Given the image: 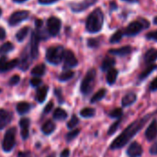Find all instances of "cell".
I'll return each instance as SVG.
<instances>
[{
  "instance_id": "obj_8",
  "label": "cell",
  "mask_w": 157,
  "mask_h": 157,
  "mask_svg": "<svg viewBox=\"0 0 157 157\" xmlns=\"http://www.w3.org/2000/svg\"><path fill=\"white\" fill-rule=\"evenodd\" d=\"M30 13L28 10H17L13 12L9 17H8V24L9 26L13 27V26H17L18 24H20L21 22H23L24 20L28 19L29 17Z\"/></svg>"
},
{
  "instance_id": "obj_39",
  "label": "cell",
  "mask_w": 157,
  "mask_h": 157,
  "mask_svg": "<svg viewBox=\"0 0 157 157\" xmlns=\"http://www.w3.org/2000/svg\"><path fill=\"white\" fill-rule=\"evenodd\" d=\"M87 45L90 48H97L99 45V41L98 40H96V39H89L87 40Z\"/></svg>"
},
{
  "instance_id": "obj_10",
  "label": "cell",
  "mask_w": 157,
  "mask_h": 157,
  "mask_svg": "<svg viewBox=\"0 0 157 157\" xmlns=\"http://www.w3.org/2000/svg\"><path fill=\"white\" fill-rule=\"evenodd\" d=\"M98 2V0H83L80 2H73L69 4V6L71 8V10L75 13H79V12H83L86 9H87L88 7L92 6L93 5H95Z\"/></svg>"
},
{
  "instance_id": "obj_40",
  "label": "cell",
  "mask_w": 157,
  "mask_h": 157,
  "mask_svg": "<svg viewBox=\"0 0 157 157\" xmlns=\"http://www.w3.org/2000/svg\"><path fill=\"white\" fill-rule=\"evenodd\" d=\"M58 1H60V0H38V3L42 6H49V5L55 4Z\"/></svg>"
},
{
  "instance_id": "obj_30",
  "label": "cell",
  "mask_w": 157,
  "mask_h": 157,
  "mask_svg": "<svg viewBox=\"0 0 157 157\" xmlns=\"http://www.w3.org/2000/svg\"><path fill=\"white\" fill-rule=\"evenodd\" d=\"M30 109V105L28 102H20L17 106V111L18 114H25Z\"/></svg>"
},
{
  "instance_id": "obj_35",
  "label": "cell",
  "mask_w": 157,
  "mask_h": 157,
  "mask_svg": "<svg viewBox=\"0 0 157 157\" xmlns=\"http://www.w3.org/2000/svg\"><path fill=\"white\" fill-rule=\"evenodd\" d=\"M109 115L110 118H113V119H121V116L123 115V111L121 109H115L111 110Z\"/></svg>"
},
{
  "instance_id": "obj_1",
  "label": "cell",
  "mask_w": 157,
  "mask_h": 157,
  "mask_svg": "<svg viewBox=\"0 0 157 157\" xmlns=\"http://www.w3.org/2000/svg\"><path fill=\"white\" fill-rule=\"evenodd\" d=\"M153 116V114H148L144 116V118L134 121L132 122L110 144L111 150H118L122 147H124L147 123V121L150 120V118Z\"/></svg>"
},
{
  "instance_id": "obj_47",
  "label": "cell",
  "mask_w": 157,
  "mask_h": 157,
  "mask_svg": "<svg viewBox=\"0 0 157 157\" xmlns=\"http://www.w3.org/2000/svg\"><path fill=\"white\" fill-rule=\"evenodd\" d=\"M6 30L3 27H0V40H4L6 38Z\"/></svg>"
},
{
  "instance_id": "obj_14",
  "label": "cell",
  "mask_w": 157,
  "mask_h": 157,
  "mask_svg": "<svg viewBox=\"0 0 157 157\" xmlns=\"http://www.w3.org/2000/svg\"><path fill=\"white\" fill-rule=\"evenodd\" d=\"M127 155L129 157H140L143 155L142 145L137 142L132 143L127 150Z\"/></svg>"
},
{
  "instance_id": "obj_46",
  "label": "cell",
  "mask_w": 157,
  "mask_h": 157,
  "mask_svg": "<svg viewBox=\"0 0 157 157\" xmlns=\"http://www.w3.org/2000/svg\"><path fill=\"white\" fill-rule=\"evenodd\" d=\"M52 108H53V103L52 102H49L48 104H47V106L45 107V109H44V113H49V112H51L52 111Z\"/></svg>"
},
{
  "instance_id": "obj_25",
  "label": "cell",
  "mask_w": 157,
  "mask_h": 157,
  "mask_svg": "<svg viewBox=\"0 0 157 157\" xmlns=\"http://www.w3.org/2000/svg\"><path fill=\"white\" fill-rule=\"evenodd\" d=\"M29 32V27H23V28H21L16 33V39H17V40L18 42H22L26 39V37L28 36Z\"/></svg>"
},
{
  "instance_id": "obj_22",
  "label": "cell",
  "mask_w": 157,
  "mask_h": 157,
  "mask_svg": "<svg viewBox=\"0 0 157 157\" xmlns=\"http://www.w3.org/2000/svg\"><path fill=\"white\" fill-rule=\"evenodd\" d=\"M115 63H116V61H115L114 58H112V57H106L104 59V61L102 62L101 69H102V71H109L111 68H113Z\"/></svg>"
},
{
  "instance_id": "obj_54",
  "label": "cell",
  "mask_w": 157,
  "mask_h": 157,
  "mask_svg": "<svg viewBox=\"0 0 157 157\" xmlns=\"http://www.w3.org/2000/svg\"><path fill=\"white\" fill-rule=\"evenodd\" d=\"M1 15H2V9H1V7H0V17H1Z\"/></svg>"
},
{
  "instance_id": "obj_33",
  "label": "cell",
  "mask_w": 157,
  "mask_h": 157,
  "mask_svg": "<svg viewBox=\"0 0 157 157\" xmlns=\"http://www.w3.org/2000/svg\"><path fill=\"white\" fill-rule=\"evenodd\" d=\"M106 93H107V91H106V89H100L99 91H98L93 97H92V98H91V103H96V102H98V101H99V100H101L105 96H106Z\"/></svg>"
},
{
  "instance_id": "obj_15",
  "label": "cell",
  "mask_w": 157,
  "mask_h": 157,
  "mask_svg": "<svg viewBox=\"0 0 157 157\" xmlns=\"http://www.w3.org/2000/svg\"><path fill=\"white\" fill-rule=\"evenodd\" d=\"M157 136V121L154 120L145 131V137L148 141H153Z\"/></svg>"
},
{
  "instance_id": "obj_6",
  "label": "cell",
  "mask_w": 157,
  "mask_h": 157,
  "mask_svg": "<svg viewBox=\"0 0 157 157\" xmlns=\"http://www.w3.org/2000/svg\"><path fill=\"white\" fill-rule=\"evenodd\" d=\"M16 133L17 131L15 128H10L9 130L6 131L4 140H3V150L5 152H10L14 146H15V142H16Z\"/></svg>"
},
{
  "instance_id": "obj_28",
  "label": "cell",
  "mask_w": 157,
  "mask_h": 157,
  "mask_svg": "<svg viewBox=\"0 0 157 157\" xmlns=\"http://www.w3.org/2000/svg\"><path fill=\"white\" fill-rule=\"evenodd\" d=\"M67 118V113L63 109H56L53 112V119L57 121H63Z\"/></svg>"
},
{
  "instance_id": "obj_20",
  "label": "cell",
  "mask_w": 157,
  "mask_h": 157,
  "mask_svg": "<svg viewBox=\"0 0 157 157\" xmlns=\"http://www.w3.org/2000/svg\"><path fill=\"white\" fill-rule=\"evenodd\" d=\"M137 99V96L135 93L133 92H130L128 93L123 98H122V101H121V104L123 107H129L131 105H132Z\"/></svg>"
},
{
  "instance_id": "obj_50",
  "label": "cell",
  "mask_w": 157,
  "mask_h": 157,
  "mask_svg": "<svg viewBox=\"0 0 157 157\" xmlns=\"http://www.w3.org/2000/svg\"><path fill=\"white\" fill-rule=\"evenodd\" d=\"M125 2H128V3H138L139 0H123Z\"/></svg>"
},
{
  "instance_id": "obj_42",
  "label": "cell",
  "mask_w": 157,
  "mask_h": 157,
  "mask_svg": "<svg viewBox=\"0 0 157 157\" xmlns=\"http://www.w3.org/2000/svg\"><path fill=\"white\" fill-rule=\"evenodd\" d=\"M41 84V79L40 77H33L30 80V85L32 86H39Z\"/></svg>"
},
{
  "instance_id": "obj_52",
  "label": "cell",
  "mask_w": 157,
  "mask_h": 157,
  "mask_svg": "<svg viewBox=\"0 0 157 157\" xmlns=\"http://www.w3.org/2000/svg\"><path fill=\"white\" fill-rule=\"evenodd\" d=\"M154 23H155V25H157V17H155L154 18Z\"/></svg>"
},
{
  "instance_id": "obj_31",
  "label": "cell",
  "mask_w": 157,
  "mask_h": 157,
  "mask_svg": "<svg viewBox=\"0 0 157 157\" xmlns=\"http://www.w3.org/2000/svg\"><path fill=\"white\" fill-rule=\"evenodd\" d=\"M123 35H124L123 31H122L121 29H119V30H117L114 34H112V36H111L110 39H109V41H110L111 43H118V42H120V41L121 40Z\"/></svg>"
},
{
  "instance_id": "obj_23",
  "label": "cell",
  "mask_w": 157,
  "mask_h": 157,
  "mask_svg": "<svg viewBox=\"0 0 157 157\" xmlns=\"http://www.w3.org/2000/svg\"><path fill=\"white\" fill-rule=\"evenodd\" d=\"M118 74H119V72L115 68H111L110 70L108 71V73H107V82H108L109 85L111 86L116 82L117 77H118Z\"/></svg>"
},
{
  "instance_id": "obj_19",
  "label": "cell",
  "mask_w": 157,
  "mask_h": 157,
  "mask_svg": "<svg viewBox=\"0 0 157 157\" xmlns=\"http://www.w3.org/2000/svg\"><path fill=\"white\" fill-rule=\"evenodd\" d=\"M48 90H49V87L47 86H43L40 87L37 90V93H36V100L39 103L44 102V100H45V98L47 97V94H48Z\"/></svg>"
},
{
  "instance_id": "obj_5",
  "label": "cell",
  "mask_w": 157,
  "mask_h": 157,
  "mask_svg": "<svg viewBox=\"0 0 157 157\" xmlns=\"http://www.w3.org/2000/svg\"><path fill=\"white\" fill-rule=\"evenodd\" d=\"M150 23L146 19H140V20H134L132 23H130L125 30L123 31L124 35L128 37H133L138 35L143 29L149 28Z\"/></svg>"
},
{
  "instance_id": "obj_56",
  "label": "cell",
  "mask_w": 157,
  "mask_h": 157,
  "mask_svg": "<svg viewBox=\"0 0 157 157\" xmlns=\"http://www.w3.org/2000/svg\"><path fill=\"white\" fill-rule=\"evenodd\" d=\"M156 53H157V50H156Z\"/></svg>"
},
{
  "instance_id": "obj_48",
  "label": "cell",
  "mask_w": 157,
  "mask_h": 157,
  "mask_svg": "<svg viewBox=\"0 0 157 157\" xmlns=\"http://www.w3.org/2000/svg\"><path fill=\"white\" fill-rule=\"evenodd\" d=\"M17 157H33L32 155L29 152H22V153H19Z\"/></svg>"
},
{
  "instance_id": "obj_18",
  "label": "cell",
  "mask_w": 157,
  "mask_h": 157,
  "mask_svg": "<svg viewBox=\"0 0 157 157\" xmlns=\"http://www.w3.org/2000/svg\"><path fill=\"white\" fill-rule=\"evenodd\" d=\"M109 52L110 54L117 55V56H126L132 52V47L131 46H124V47L118 48V49H111L109 51Z\"/></svg>"
},
{
  "instance_id": "obj_29",
  "label": "cell",
  "mask_w": 157,
  "mask_h": 157,
  "mask_svg": "<svg viewBox=\"0 0 157 157\" xmlns=\"http://www.w3.org/2000/svg\"><path fill=\"white\" fill-rule=\"evenodd\" d=\"M13 49H14V45L12 42H10V41L5 42L0 46V55H5V54L10 52Z\"/></svg>"
},
{
  "instance_id": "obj_36",
  "label": "cell",
  "mask_w": 157,
  "mask_h": 157,
  "mask_svg": "<svg viewBox=\"0 0 157 157\" xmlns=\"http://www.w3.org/2000/svg\"><path fill=\"white\" fill-rule=\"evenodd\" d=\"M121 121V119H118V121H115V122L109 127V131H108V135H111V134H113L114 132H116V131L118 130V127H119Z\"/></svg>"
},
{
  "instance_id": "obj_7",
  "label": "cell",
  "mask_w": 157,
  "mask_h": 157,
  "mask_svg": "<svg viewBox=\"0 0 157 157\" xmlns=\"http://www.w3.org/2000/svg\"><path fill=\"white\" fill-rule=\"evenodd\" d=\"M47 31L50 36L52 37H56L61 30L62 28V21L60 18L52 16L50 17L47 20Z\"/></svg>"
},
{
  "instance_id": "obj_21",
  "label": "cell",
  "mask_w": 157,
  "mask_h": 157,
  "mask_svg": "<svg viewBox=\"0 0 157 157\" xmlns=\"http://www.w3.org/2000/svg\"><path fill=\"white\" fill-rule=\"evenodd\" d=\"M155 60H157L156 50H155V49L148 50L146 52V53L144 54V61H145V63H148V64H152Z\"/></svg>"
},
{
  "instance_id": "obj_11",
  "label": "cell",
  "mask_w": 157,
  "mask_h": 157,
  "mask_svg": "<svg viewBox=\"0 0 157 157\" xmlns=\"http://www.w3.org/2000/svg\"><path fill=\"white\" fill-rule=\"evenodd\" d=\"M78 64V61L75 55V53L71 50H66L64 52L63 56V69H70L75 67Z\"/></svg>"
},
{
  "instance_id": "obj_32",
  "label": "cell",
  "mask_w": 157,
  "mask_h": 157,
  "mask_svg": "<svg viewBox=\"0 0 157 157\" xmlns=\"http://www.w3.org/2000/svg\"><path fill=\"white\" fill-rule=\"evenodd\" d=\"M75 73L71 70H65L63 71L60 75H59V80L62 81V82H65V81H68L70 80L73 76H74Z\"/></svg>"
},
{
  "instance_id": "obj_45",
  "label": "cell",
  "mask_w": 157,
  "mask_h": 157,
  "mask_svg": "<svg viewBox=\"0 0 157 157\" xmlns=\"http://www.w3.org/2000/svg\"><path fill=\"white\" fill-rule=\"evenodd\" d=\"M150 154L151 155H157V142H155L150 147Z\"/></svg>"
},
{
  "instance_id": "obj_37",
  "label": "cell",
  "mask_w": 157,
  "mask_h": 157,
  "mask_svg": "<svg viewBox=\"0 0 157 157\" xmlns=\"http://www.w3.org/2000/svg\"><path fill=\"white\" fill-rule=\"evenodd\" d=\"M79 123V120H78V118L76 117V116H73L72 118H71V120L68 121V123H67V127L69 128V129H74L77 124Z\"/></svg>"
},
{
  "instance_id": "obj_13",
  "label": "cell",
  "mask_w": 157,
  "mask_h": 157,
  "mask_svg": "<svg viewBox=\"0 0 157 157\" xmlns=\"http://www.w3.org/2000/svg\"><path fill=\"white\" fill-rule=\"evenodd\" d=\"M28 47H29V46H27V47L25 48V50L23 51V52H22V54H21L20 60H18V65H17V66H18L19 69L22 70V71H26V70L29 68V64H30L29 57H31V56H30V52L28 51Z\"/></svg>"
},
{
  "instance_id": "obj_44",
  "label": "cell",
  "mask_w": 157,
  "mask_h": 157,
  "mask_svg": "<svg viewBox=\"0 0 157 157\" xmlns=\"http://www.w3.org/2000/svg\"><path fill=\"white\" fill-rule=\"evenodd\" d=\"M149 89L150 91H155L157 90V77H155L150 84V86H149Z\"/></svg>"
},
{
  "instance_id": "obj_55",
  "label": "cell",
  "mask_w": 157,
  "mask_h": 157,
  "mask_svg": "<svg viewBox=\"0 0 157 157\" xmlns=\"http://www.w3.org/2000/svg\"><path fill=\"white\" fill-rule=\"evenodd\" d=\"M0 93H1V89H0Z\"/></svg>"
},
{
  "instance_id": "obj_38",
  "label": "cell",
  "mask_w": 157,
  "mask_h": 157,
  "mask_svg": "<svg viewBox=\"0 0 157 157\" xmlns=\"http://www.w3.org/2000/svg\"><path fill=\"white\" fill-rule=\"evenodd\" d=\"M79 132H80V130L76 129V130H74V131H72L71 132L67 133V135H66V140H67V142H71V141H73L75 138H76L77 135L79 134Z\"/></svg>"
},
{
  "instance_id": "obj_17",
  "label": "cell",
  "mask_w": 157,
  "mask_h": 157,
  "mask_svg": "<svg viewBox=\"0 0 157 157\" xmlns=\"http://www.w3.org/2000/svg\"><path fill=\"white\" fill-rule=\"evenodd\" d=\"M20 126V133L21 137L26 140L29 137V121L28 119H21L19 121Z\"/></svg>"
},
{
  "instance_id": "obj_41",
  "label": "cell",
  "mask_w": 157,
  "mask_h": 157,
  "mask_svg": "<svg viewBox=\"0 0 157 157\" xmlns=\"http://www.w3.org/2000/svg\"><path fill=\"white\" fill-rule=\"evenodd\" d=\"M146 38H147L148 40H152L157 41V30L151 31V32L147 33V34H146Z\"/></svg>"
},
{
  "instance_id": "obj_26",
  "label": "cell",
  "mask_w": 157,
  "mask_h": 157,
  "mask_svg": "<svg viewBox=\"0 0 157 157\" xmlns=\"http://www.w3.org/2000/svg\"><path fill=\"white\" fill-rule=\"evenodd\" d=\"M157 68V64H155V63H152V64H149L148 65V67L146 68V69H144L143 72H142V74L140 75V76H139V79L140 80H144V79H145V78H147L155 69Z\"/></svg>"
},
{
  "instance_id": "obj_53",
  "label": "cell",
  "mask_w": 157,
  "mask_h": 157,
  "mask_svg": "<svg viewBox=\"0 0 157 157\" xmlns=\"http://www.w3.org/2000/svg\"><path fill=\"white\" fill-rule=\"evenodd\" d=\"M48 157H56V155H55V154H52V155H49Z\"/></svg>"
},
{
  "instance_id": "obj_3",
  "label": "cell",
  "mask_w": 157,
  "mask_h": 157,
  "mask_svg": "<svg viewBox=\"0 0 157 157\" xmlns=\"http://www.w3.org/2000/svg\"><path fill=\"white\" fill-rule=\"evenodd\" d=\"M64 48L61 45L57 46H52L48 48L46 51V60L48 63L53 65L59 64L63 60L64 56Z\"/></svg>"
},
{
  "instance_id": "obj_2",
  "label": "cell",
  "mask_w": 157,
  "mask_h": 157,
  "mask_svg": "<svg viewBox=\"0 0 157 157\" xmlns=\"http://www.w3.org/2000/svg\"><path fill=\"white\" fill-rule=\"evenodd\" d=\"M104 24V14L100 8L93 10L86 18V29L89 33H98L102 29Z\"/></svg>"
},
{
  "instance_id": "obj_34",
  "label": "cell",
  "mask_w": 157,
  "mask_h": 157,
  "mask_svg": "<svg viewBox=\"0 0 157 157\" xmlns=\"http://www.w3.org/2000/svg\"><path fill=\"white\" fill-rule=\"evenodd\" d=\"M80 115L84 118H91L95 115V109L92 108H86L80 111Z\"/></svg>"
},
{
  "instance_id": "obj_49",
  "label": "cell",
  "mask_w": 157,
  "mask_h": 157,
  "mask_svg": "<svg viewBox=\"0 0 157 157\" xmlns=\"http://www.w3.org/2000/svg\"><path fill=\"white\" fill-rule=\"evenodd\" d=\"M70 155V151H69V149H64L63 152H62V154H61V157H69Z\"/></svg>"
},
{
  "instance_id": "obj_4",
  "label": "cell",
  "mask_w": 157,
  "mask_h": 157,
  "mask_svg": "<svg viewBox=\"0 0 157 157\" xmlns=\"http://www.w3.org/2000/svg\"><path fill=\"white\" fill-rule=\"evenodd\" d=\"M96 77H97L96 69H94V68L89 69L81 83L80 90L83 95H88L91 93V91L94 88L95 83H96Z\"/></svg>"
},
{
  "instance_id": "obj_24",
  "label": "cell",
  "mask_w": 157,
  "mask_h": 157,
  "mask_svg": "<svg viewBox=\"0 0 157 157\" xmlns=\"http://www.w3.org/2000/svg\"><path fill=\"white\" fill-rule=\"evenodd\" d=\"M54 130H55V124L52 121H48L42 125V128H41V131L45 135L51 134L52 132H54Z\"/></svg>"
},
{
  "instance_id": "obj_43",
  "label": "cell",
  "mask_w": 157,
  "mask_h": 157,
  "mask_svg": "<svg viewBox=\"0 0 157 157\" xmlns=\"http://www.w3.org/2000/svg\"><path fill=\"white\" fill-rule=\"evenodd\" d=\"M19 80H20V77L18 76V75H13L11 78H10V80H9V85L10 86H15V85H17L18 82H19Z\"/></svg>"
},
{
  "instance_id": "obj_27",
  "label": "cell",
  "mask_w": 157,
  "mask_h": 157,
  "mask_svg": "<svg viewBox=\"0 0 157 157\" xmlns=\"http://www.w3.org/2000/svg\"><path fill=\"white\" fill-rule=\"evenodd\" d=\"M46 67L43 63H40L39 65H36L32 70H31V75H34L35 77H40L45 74Z\"/></svg>"
},
{
  "instance_id": "obj_51",
  "label": "cell",
  "mask_w": 157,
  "mask_h": 157,
  "mask_svg": "<svg viewBox=\"0 0 157 157\" xmlns=\"http://www.w3.org/2000/svg\"><path fill=\"white\" fill-rule=\"evenodd\" d=\"M15 3H17V4H21V3H24V2H26V1H28V0H13Z\"/></svg>"
},
{
  "instance_id": "obj_16",
  "label": "cell",
  "mask_w": 157,
  "mask_h": 157,
  "mask_svg": "<svg viewBox=\"0 0 157 157\" xmlns=\"http://www.w3.org/2000/svg\"><path fill=\"white\" fill-rule=\"evenodd\" d=\"M12 120V114L5 109H0V130L6 128Z\"/></svg>"
},
{
  "instance_id": "obj_9",
  "label": "cell",
  "mask_w": 157,
  "mask_h": 157,
  "mask_svg": "<svg viewBox=\"0 0 157 157\" xmlns=\"http://www.w3.org/2000/svg\"><path fill=\"white\" fill-rule=\"evenodd\" d=\"M40 40V36L39 32L35 29L31 32L30 37V56L32 59H36L39 56V43Z\"/></svg>"
},
{
  "instance_id": "obj_12",
  "label": "cell",
  "mask_w": 157,
  "mask_h": 157,
  "mask_svg": "<svg viewBox=\"0 0 157 157\" xmlns=\"http://www.w3.org/2000/svg\"><path fill=\"white\" fill-rule=\"evenodd\" d=\"M17 65H18L17 59L6 61V58L5 56H2L0 58V73H5V72L10 71Z\"/></svg>"
}]
</instances>
